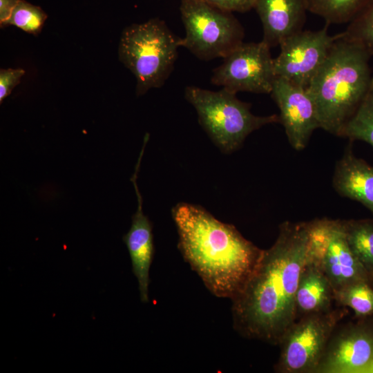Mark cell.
<instances>
[{
	"mask_svg": "<svg viewBox=\"0 0 373 373\" xmlns=\"http://www.w3.org/2000/svg\"><path fill=\"white\" fill-rule=\"evenodd\" d=\"M185 99L194 107L199 122L213 143L224 153L240 147L252 132L280 122L279 115L257 116L251 105L225 88L213 91L197 86L185 88Z\"/></svg>",
	"mask_w": 373,
	"mask_h": 373,
	"instance_id": "obj_5",
	"label": "cell"
},
{
	"mask_svg": "<svg viewBox=\"0 0 373 373\" xmlns=\"http://www.w3.org/2000/svg\"><path fill=\"white\" fill-rule=\"evenodd\" d=\"M365 373H373V361H372L371 364L367 369Z\"/></svg>",
	"mask_w": 373,
	"mask_h": 373,
	"instance_id": "obj_26",
	"label": "cell"
},
{
	"mask_svg": "<svg viewBox=\"0 0 373 373\" xmlns=\"http://www.w3.org/2000/svg\"><path fill=\"white\" fill-rule=\"evenodd\" d=\"M309 257V222L286 221L242 291L232 301L235 330L247 338L279 345L297 320L296 294Z\"/></svg>",
	"mask_w": 373,
	"mask_h": 373,
	"instance_id": "obj_1",
	"label": "cell"
},
{
	"mask_svg": "<svg viewBox=\"0 0 373 373\" xmlns=\"http://www.w3.org/2000/svg\"><path fill=\"white\" fill-rule=\"evenodd\" d=\"M270 47L260 42H242L213 70V84L237 93H271L276 75Z\"/></svg>",
	"mask_w": 373,
	"mask_h": 373,
	"instance_id": "obj_9",
	"label": "cell"
},
{
	"mask_svg": "<svg viewBox=\"0 0 373 373\" xmlns=\"http://www.w3.org/2000/svg\"><path fill=\"white\" fill-rule=\"evenodd\" d=\"M271 94L289 144L296 151L304 149L313 132L320 128L315 104L306 88L276 77Z\"/></svg>",
	"mask_w": 373,
	"mask_h": 373,
	"instance_id": "obj_12",
	"label": "cell"
},
{
	"mask_svg": "<svg viewBox=\"0 0 373 373\" xmlns=\"http://www.w3.org/2000/svg\"><path fill=\"white\" fill-rule=\"evenodd\" d=\"M373 361V319L332 335L315 373H365Z\"/></svg>",
	"mask_w": 373,
	"mask_h": 373,
	"instance_id": "obj_11",
	"label": "cell"
},
{
	"mask_svg": "<svg viewBox=\"0 0 373 373\" xmlns=\"http://www.w3.org/2000/svg\"><path fill=\"white\" fill-rule=\"evenodd\" d=\"M344 315L341 309H330L300 316L279 343L280 353L275 371L315 373L330 337Z\"/></svg>",
	"mask_w": 373,
	"mask_h": 373,
	"instance_id": "obj_7",
	"label": "cell"
},
{
	"mask_svg": "<svg viewBox=\"0 0 373 373\" xmlns=\"http://www.w3.org/2000/svg\"><path fill=\"white\" fill-rule=\"evenodd\" d=\"M19 0H0V26L3 28Z\"/></svg>",
	"mask_w": 373,
	"mask_h": 373,
	"instance_id": "obj_25",
	"label": "cell"
},
{
	"mask_svg": "<svg viewBox=\"0 0 373 373\" xmlns=\"http://www.w3.org/2000/svg\"><path fill=\"white\" fill-rule=\"evenodd\" d=\"M327 25L317 31L300 30L285 39L274 58L276 77L307 88L325 61L338 37L330 35Z\"/></svg>",
	"mask_w": 373,
	"mask_h": 373,
	"instance_id": "obj_10",
	"label": "cell"
},
{
	"mask_svg": "<svg viewBox=\"0 0 373 373\" xmlns=\"http://www.w3.org/2000/svg\"><path fill=\"white\" fill-rule=\"evenodd\" d=\"M341 34L343 39L373 56V0H370Z\"/></svg>",
	"mask_w": 373,
	"mask_h": 373,
	"instance_id": "obj_21",
	"label": "cell"
},
{
	"mask_svg": "<svg viewBox=\"0 0 373 373\" xmlns=\"http://www.w3.org/2000/svg\"><path fill=\"white\" fill-rule=\"evenodd\" d=\"M370 0H305L307 11L323 18L327 24L350 23Z\"/></svg>",
	"mask_w": 373,
	"mask_h": 373,
	"instance_id": "obj_18",
	"label": "cell"
},
{
	"mask_svg": "<svg viewBox=\"0 0 373 373\" xmlns=\"http://www.w3.org/2000/svg\"><path fill=\"white\" fill-rule=\"evenodd\" d=\"M263 28L262 41L270 48L303 30L307 11L305 0H256Z\"/></svg>",
	"mask_w": 373,
	"mask_h": 373,
	"instance_id": "obj_14",
	"label": "cell"
},
{
	"mask_svg": "<svg viewBox=\"0 0 373 373\" xmlns=\"http://www.w3.org/2000/svg\"><path fill=\"white\" fill-rule=\"evenodd\" d=\"M332 184L340 195L360 202L373 214V166L357 157L351 146L336 164Z\"/></svg>",
	"mask_w": 373,
	"mask_h": 373,
	"instance_id": "obj_15",
	"label": "cell"
},
{
	"mask_svg": "<svg viewBox=\"0 0 373 373\" xmlns=\"http://www.w3.org/2000/svg\"><path fill=\"white\" fill-rule=\"evenodd\" d=\"M47 17L48 15L40 7L25 0H19L4 27L14 26L29 34L37 35L41 31Z\"/></svg>",
	"mask_w": 373,
	"mask_h": 373,
	"instance_id": "obj_22",
	"label": "cell"
},
{
	"mask_svg": "<svg viewBox=\"0 0 373 373\" xmlns=\"http://www.w3.org/2000/svg\"><path fill=\"white\" fill-rule=\"evenodd\" d=\"M338 137L363 141L373 148V78L365 96Z\"/></svg>",
	"mask_w": 373,
	"mask_h": 373,
	"instance_id": "obj_19",
	"label": "cell"
},
{
	"mask_svg": "<svg viewBox=\"0 0 373 373\" xmlns=\"http://www.w3.org/2000/svg\"><path fill=\"white\" fill-rule=\"evenodd\" d=\"M172 216L184 260L212 294L231 300L236 297L256 269L263 249L199 205L179 203L173 208Z\"/></svg>",
	"mask_w": 373,
	"mask_h": 373,
	"instance_id": "obj_2",
	"label": "cell"
},
{
	"mask_svg": "<svg viewBox=\"0 0 373 373\" xmlns=\"http://www.w3.org/2000/svg\"><path fill=\"white\" fill-rule=\"evenodd\" d=\"M334 299V292L328 278L309 255L300 273L296 294L297 318L332 309Z\"/></svg>",
	"mask_w": 373,
	"mask_h": 373,
	"instance_id": "obj_16",
	"label": "cell"
},
{
	"mask_svg": "<svg viewBox=\"0 0 373 373\" xmlns=\"http://www.w3.org/2000/svg\"><path fill=\"white\" fill-rule=\"evenodd\" d=\"M26 71L23 68H7L0 70V103L11 93L13 88L20 83Z\"/></svg>",
	"mask_w": 373,
	"mask_h": 373,
	"instance_id": "obj_23",
	"label": "cell"
},
{
	"mask_svg": "<svg viewBox=\"0 0 373 373\" xmlns=\"http://www.w3.org/2000/svg\"><path fill=\"white\" fill-rule=\"evenodd\" d=\"M370 57L339 34L306 88L315 104L321 128L338 136L354 115L372 81Z\"/></svg>",
	"mask_w": 373,
	"mask_h": 373,
	"instance_id": "obj_3",
	"label": "cell"
},
{
	"mask_svg": "<svg viewBox=\"0 0 373 373\" xmlns=\"http://www.w3.org/2000/svg\"><path fill=\"white\" fill-rule=\"evenodd\" d=\"M180 39L158 18L123 30L118 57L136 79L137 96L164 84L173 70Z\"/></svg>",
	"mask_w": 373,
	"mask_h": 373,
	"instance_id": "obj_4",
	"label": "cell"
},
{
	"mask_svg": "<svg viewBox=\"0 0 373 373\" xmlns=\"http://www.w3.org/2000/svg\"><path fill=\"white\" fill-rule=\"evenodd\" d=\"M180 10L185 28L180 46L199 59L224 58L243 42L244 28L231 12L202 0H181Z\"/></svg>",
	"mask_w": 373,
	"mask_h": 373,
	"instance_id": "obj_6",
	"label": "cell"
},
{
	"mask_svg": "<svg viewBox=\"0 0 373 373\" xmlns=\"http://www.w3.org/2000/svg\"><path fill=\"white\" fill-rule=\"evenodd\" d=\"M349 246L373 279V220H343Z\"/></svg>",
	"mask_w": 373,
	"mask_h": 373,
	"instance_id": "obj_17",
	"label": "cell"
},
{
	"mask_svg": "<svg viewBox=\"0 0 373 373\" xmlns=\"http://www.w3.org/2000/svg\"><path fill=\"white\" fill-rule=\"evenodd\" d=\"M334 299L352 308L356 317L373 316V289L368 282H357L334 291Z\"/></svg>",
	"mask_w": 373,
	"mask_h": 373,
	"instance_id": "obj_20",
	"label": "cell"
},
{
	"mask_svg": "<svg viewBox=\"0 0 373 373\" xmlns=\"http://www.w3.org/2000/svg\"><path fill=\"white\" fill-rule=\"evenodd\" d=\"M309 222V255L328 278L334 292L357 282L372 280L352 251L341 220Z\"/></svg>",
	"mask_w": 373,
	"mask_h": 373,
	"instance_id": "obj_8",
	"label": "cell"
},
{
	"mask_svg": "<svg viewBox=\"0 0 373 373\" xmlns=\"http://www.w3.org/2000/svg\"><path fill=\"white\" fill-rule=\"evenodd\" d=\"M144 151L142 148L131 178L137 195V209L132 216L131 228L122 239L129 253L133 272L138 281L140 299L143 303H148L149 270L154 255L153 225L143 212L142 197L137 184V173Z\"/></svg>",
	"mask_w": 373,
	"mask_h": 373,
	"instance_id": "obj_13",
	"label": "cell"
},
{
	"mask_svg": "<svg viewBox=\"0 0 373 373\" xmlns=\"http://www.w3.org/2000/svg\"><path fill=\"white\" fill-rule=\"evenodd\" d=\"M226 12H245L254 8L256 0H202Z\"/></svg>",
	"mask_w": 373,
	"mask_h": 373,
	"instance_id": "obj_24",
	"label": "cell"
}]
</instances>
